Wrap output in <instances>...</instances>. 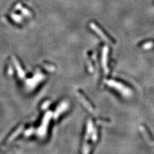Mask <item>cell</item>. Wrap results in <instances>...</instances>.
<instances>
[{"instance_id":"6da1fadb","label":"cell","mask_w":154,"mask_h":154,"mask_svg":"<svg viewBox=\"0 0 154 154\" xmlns=\"http://www.w3.org/2000/svg\"><path fill=\"white\" fill-rule=\"evenodd\" d=\"M105 83L109 85L110 87L114 88L116 89L117 91H120V93L123 96H125V97H129L130 96L132 95V91L130 88L127 87V86H125V85L120 83V82H117L115 80H106Z\"/></svg>"},{"instance_id":"7a4b0ae2","label":"cell","mask_w":154,"mask_h":154,"mask_svg":"<svg viewBox=\"0 0 154 154\" xmlns=\"http://www.w3.org/2000/svg\"><path fill=\"white\" fill-rule=\"evenodd\" d=\"M52 116V112L51 111H48V112H47V113L44 115L43 120H42V124L41 125V127L39 128L38 130V134L40 136H43L45 134L46 129H47V127L49 123V121L50 119H51Z\"/></svg>"},{"instance_id":"3957f363","label":"cell","mask_w":154,"mask_h":154,"mask_svg":"<svg viewBox=\"0 0 154 154\" xmlns=\"http://www.w3.org/2000/svg\"><path fill=\"white\" fill-rule=\"evenodd\" d=\"M90 27L92 30H94L96 33L103 39V40H104L105 42H108V43H109V44L114 43V41L112 40V39H110L109 36H107V35L104 33V32L100 29V27L98 26H97V25H96L95 23H91Z\"/></svg>"},{"instance_id":"277c9868","label":"cell","mask_w":154,"mask_h":154,"mask_svg":"<svg viewBox=\"0 0 154 154\" xmlns=\"http://www.w3.org/2000/svg\"><path fill=\"white\" fill-rule=\"evenodd\" d=\"M108 53H109V48L107 46H105L102 50V66L104 69L105 73L107 74L109 73V69L107 67V58H108Z\"/></svg>"},{"instance_id":"5b68a950","label":"cell","mask_w":154,"mask_h":154,"mask_svg":"<svg viewBox=\"0 0 154 154\" xmlns=\"http://www.w3.org/2000/svg\"><path fill=\"white\" fill-rule=\"evenodd\" d=\"M68 108H69V103H68L67 102H64L60 103L59 106L57 107V109L55 110L54 114H53V117H54V119L57 120L60 114L63 113L64 112H65L66 110L68 109Z\"/></svg>"},{"instance_id":"8992f818","label":"cell","mask_w":154,"mask_h":154,"mask_svg":"<svg viewBox=\"0 0 154 154\" xmlns=\"http://www.w3.org/2000/svg\"><path fill=\"white\" fill-rule=\"evenodd\" d=\"M12 61L14 62V66H15V67H16V69L17 70V74H18L19 78H24L25 77V73H24V70L23 69V68L21 67L19 61L17 60V59L14 56L12 57Z\"/></svg>"},{"instance_id":"52a82bcc","label":"cell","mask_w":154,"mask_h":154,"mask_svg":"<svg viewBox=\"0 0 154 154\" xmlns=\"http://www.w3.org/2000/svg\"><path fill=\"white\" fill-rule=\"evenodd\" d=\"M77 95L78 96V98H79V100H80V102L82 103V104L84 105L85 108L88 109V110L90 111L91 112H94V109H93L92 107L91 106L90 103H89V102L87 101V100L85 99L84 96L82 95V94H80V92H77Z\"/></svg>"},{"instance_id":"ba28073f","label":"cell","mask_w":154,"mask_h":154,"mask_svg":"<svg viewBox=\"0 0 154 154\" xmlns=\"http://www.w3.org/2000/svg\"><path fill=\"white\" fill-rule=\"evenodd\" d=\"M93 129H94V128H93V124H92V121L89 120L88 123H87V125L86 134H85V141L88 140L89 137H90L91 134H92V132Z\"/></svg>"},{"instance_id":"9c48e42d","label":"cell","mask_w":154,"mask_h":154,"mask_svg":"<svg viewBox=\"0 0 154 154\" xmlns=\"http://www.w3.org/2000/svg\"><path fill=\"white\" fill-rule=\"evenodd\" d=\"M23 126H21L19 127L18 128H17V129L15 131V132H14V133L10 136L9 139H8V141H7V142L8 143H10V142H12L14 139H15L17 135H18L21 132L23 131Z\"/></svg>"},{"instance_id":"30bf717a","label":"cell","mask_w":154,"mask_h":154,"mask_svg":"<svg viewBox=\"0 0 154 154\" xmlns=\"http://www.w3.org/2000/svg\"><path fill=\"white\" fill-rule=\"evenodd\" d=\"M140 130L141 132V133L143 134V135L145 136V138L146 139H147L148 141H150V142L153 141V139L152 138V136L148 133V132H147V130H146L145 127H144L143 126H141L140 127Z\"/></svg>"},{"instance_id":"8fae6325","label":"cell","mask_w":154,"mask_h":154,"mask_svg":"<svg viewBox=\"0 0 154 154\" xmlns=\"http://www.w3.org/2000/svg\"><path fill=\"white\" fill-rule=\"evenodd\" d=\"M12 18L14 19V21H16V22H17V23H21L23 19L22 17H21V16L16 15V14H12Z\"/></svg>"},{"instance_id":"7c38bea8","label":"cell","mask_w":154,"mask_h":154,"mask_svg":"<svg viewBox=\"0 0 154 154\" xmlns=\"http://www.w3.org/2000/svg\"><path fill=\"white\" fill-rule=\"evenodd\" d=\"M89 151H90V146L85 142L83 146V154H89Z\"/></svg>"},{"instance_id":"4fadbf2b","label":"cell","mask_w":154,"mask_h":154,"mask_svg":"<svg viewBox=\"0 0 154 154\" xmlns=\"http://www.w3.org/2000/svg\"><path fill=\"white\" fill-rule=\"evenodd\" d=\"M91 138H92V141H96L98 139V135H97V132H96V128H94V129H93L92 132V134H91Z\"/></svg>"},{"instance_id":"5bb4252c","label":"cell","mask_w":154,"mask_h":154,"mask_svg":"<svg viewBox=\"0 0 154 154\" xmlns=\"http://www.w3.org/2000/svg\"><path fill=\"white\" fill-rule=\"evenodd\" d=\"M44 66L45 69L49 72H53L55 70V67L53 66L48 65V64H44Z\"/></svg>"},{"instance_id":"9a60e30c","label":"cell","mask_w":154,"mask_h":154,"mask_svg":"<svg viewBox=\"0 0 154 154\" xmlns=\"http://www.w3.org/2000/svg\"><path fill=\"white\" fill-rule=\"evenodd\" d=\"M153 46V43L152 42H148L143 45V48L145 49H148L152 48Z\"/></svg>"},{"instance_id":"2e32d148","label":"cell","mask_w":154,"mask_h":154,"mask_svg":"<svg viewBox=\"0 0 154 154\" xmlns=\"http://www.w3.org/2000/svg\"><path fill=\"white\" fill-rule=\"evenodd\" d=\"M35 130L34 128H29V129H28L26 132H24V135L25 136H29L31 134H32L34 132Z\"/></svg>"},{"instance_id":"e0dca14e","label":"cell","mask_w":154,"mask_h":154,"mask_svg":"<svg viewBox=\"0 0 154 154\" xmlns=\"http://www.w3.org/2000/svg\"><path fill=\"white\" fill-rule=\"evenodd\" d=\"M21 12L24 14V16H30L32 15V14L30 13V12L29 10H28L27 9H21Z\"/></svg>"},{"instance_id":"ac0fdd59","label":"cell","mask_w":154,"mask_h":154,"mask_svg":"<svg viewBox=\"0 0 154 154\" xmlns=\"http://www.w3.org/2000/svg\"><path fill=\"white\" fill-rule=\"evenodd\" d=\"M50 104V102L49 101H46L44 103H43V104L42 105V107H41V108L42 110H45L48 107V106Z\"/></svg>"},{"instance_id":"d6986e66","label":"cell","mask_w":154,"mask_h":154,"mask_svg":"<svg viewBox=\"0 0 154 154\" xmlns=\"http://www.w3.org/2000/svg\"><path fill=\"white\" fill-rule=\"evenodd\" d=\"M8 73L9 75H12L13 74V70L12 69L11 66H9V69H8Z\"/></svg>"},{"instance_id":"ffe728a7","label":"cell","mask_w":154,"mask_h":154,"mask_svg":"<svg viewBox=\"0 0 154 154\" xmlns=\"http://www.w3.org/2000/svg\"><path fill=\"white\" fill-rule=\"evenodd\" d=\"M22 9V6H21V4L19 3V4H17V5L16 6V9L17 10H21Z\"/></svg>"}]
</instances>
